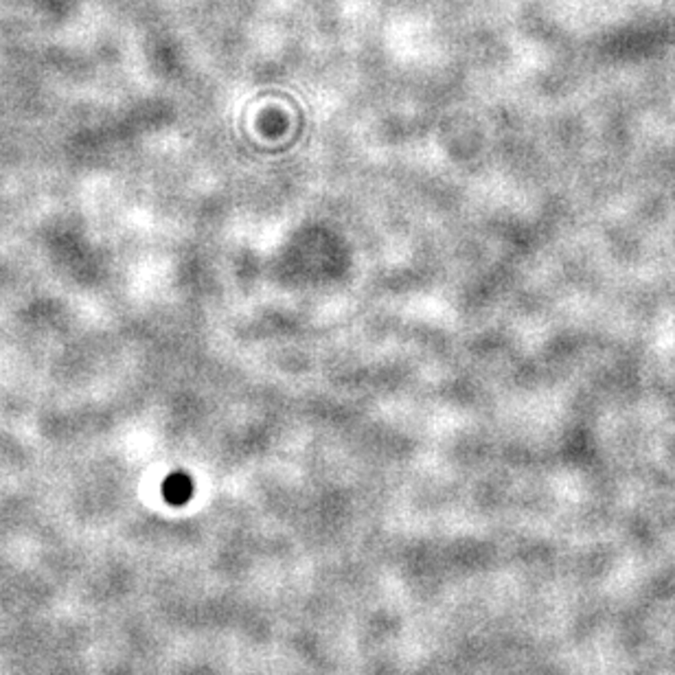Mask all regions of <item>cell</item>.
I'll return each instance as SVG.
<instances>
[{
	"label": "cell",
	"mask_w": 675,
	"mask_h": 675,
	"mask_svg": "<svg viewBox=\"0 0 675 675\" xmlns=\"http://www.w3.org/2000/svg\"><path fill=\"white\" fill-rule=\"evenodd\" d=\"M191 494V483L185 474H173L165 483V495L171 503H185Z\"/></svg>",
	"instance_id": "1"
}]
</instances>
